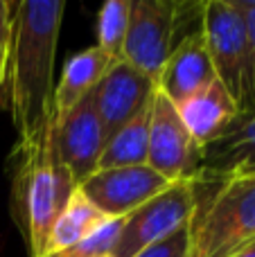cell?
Wrapping results in <instances>:
<instances>
[{
    "label": "cell",
    "mask_w": 255,
    "mask_h": 257,
    "mask_svg": "<svg viewBox=\"0 0 255 257\" xmlns=\"http://www.w3.org/2000/svg\"><path fill=\"white\" fill-rule=\"evenodd\" d=\"M63 9V0H27L16 7L7 75L18 145L34 142L52 122V72Z\"/></svg>",
    "instance_id": "cell-1"
},
{
    "label": "cell",
    "mask_w": 255,
    "mask_h": 257,
    "mask_svg": "<svg viewBox=\"0 0 255 257\" xmlns=\"http://www.w3.org/2000/svg\"><path fill=\"white\" fill-rule=\"evenodd\" d=\"M12 178V214L30 257H43L57 217L77 192V183L52 142V122L30 145H18Z\"/></svg>",
    "instance_id": "cell-2"
},
{
    "label": "cell",
    "mask_w": 255,
    "mask_h": 257,
    "mask_svg": "<svg viewBox=\"0 0 255 257\" xmlns=\"http://www.w3.org/2000/svg\"><path fill=\"white\" fill-rule=\"evenodd\" d=\"M192 219V257H233L255 244V174L212 183Z\"/></svg>",
    "instance_id": "cell-3"
},
{
    "label": "cell",
    "mask_w": 255,
    "mask_h": 257,
    "mask_svg": "<svg viewBox=\"0 0 255 257\" xmlns=\"http://www.w3.org/2000/svg\"><path fill=\"white\" fill-rule=\"evenodd\" d=\"M201 34L215 77L237 102L239 115L251 113V45L246 21L235 0L201 5Z\"/></svg>",
    "instance_id": "cell-4"
},
{
    "label": "cell",
    "mask_w": 255,
    "mask_h": 257,
    "mask_svg": "<svg viewBox=\"0 0 255 257\" xmlns=\"http://www.w3.org/2000/svg\"><path fill=\"white\" fill-rule=\"evenodd\" d=\"M199 205V185L181 181L167 185L138 210L126 214L111 257H134L143 248L170 237L194 219Z\"/></svg>",
    "instance_id": "cell-5"
},
{
    "label": "cell",
    "mask_w": 255,
    "mask_h": 257,
    "mask_svg": "<svg viewBox=\"0 0 255 257\" xmlns=\"http://www.w3.org/2000/svg\"><path fill=\"white\" fill-rule=\"evenodd\" d=\"M147 165L167 183H197L203 165V147L185 128L179 108L158 90L149 108Z\"/></svg>",
    "instance_id": "cell-6"
},
{
    "label": "cell",
    "mask_w": 255,
    "mask_h": 257,
    "mask_svg": "<svg viewBox=\"0 0 255 257\" xmlns=\"http://www.w3.org/2000/svg\"><path fill=\"white\" fill-rule=\"evenodd\" d=\"M183 5L174 0H131L129 32L122 61L156 84L167 57L174 50Z\"/></svg>",
    "instance_id": "cell-7"
},
{
    "label": "cell",
    "mask_w": 255,
    "mask_h": 257,
    "mask_svg": "<svg viewBox=\"0 0 255 257\" xmlns=\"http://www.w3.org/2000/svg\"><path fill=\"white\" fill-rule=\"evenodd\" d=\"M167 185L172 183H167L149 165H136L97 169L84 183H79L77 190L106 219H124L149 199L161 194Z\"/></svg>",
    "instance_id": "cell-8"
},
{
    "label": "cell",
    "mask_w": 255,
    "mask_h": 257,
    "mask_svg": "<svg viewBox=\"0 0 255 257\" xmlns=\"http://www.w3.org/2000/svg\"><path fill=\"white\" fill-rule=\"evenodd\" d=\"M154 93L156 84L147 75L126 61L111 63L93 90V104L102 122L104 142L138 113H143L152 104Z\"/></svg>",
    "instance_id": "cell-9"
},
{
    "label": "cell",
    "mask_w": 255,
    "mask_h": 257,
    "mask_svg": "<svg viewBox=\"0 0 255 257\" xmlns=\"http://www.w3.org/2000/svg\"><path fill=\"white\" fill-rule=\"evenodd\" d=\"M52 142L77 185L97 172L104 149V131L95 111L93 93L86 95L61 122H52Z\"/></svg>",
    "instance_id": "cell-10"
},
{
    "label": "cell",
    "mask_w": 255,
    "mask_h": 257,
    "mask_svg": "<svg viewBox=\"0 0 255 257\" xmlns=\"http://www.w3.org/2000/svg\"><path fill=\"white\" fill-rule=\"evenodd\" d=\"M208 48L203 41L201 27L183 36L167 57L161 75L156 79V90L163 93L174 106H181L215 81Z\"/></svg>",
    "instance_id": "cell-11"
},
{
    "label": "cell",
    "mask_w": 255,
    "mask_h": 257,
    "mask_svg": "<svg viewBox=\"0 0 255 257\" xmlns=\"http://www.w3.org/2000/svg\"><path fill=\"white\" fill-rule=\"evenodd\" d=\"M255 174V113L239 115L215 142L203 147L201 176L197 183H215Z\"/></svg>",
    "instance_id": "cell-12"
},
{
    "label": "cell",
    "mask_w": 255,
    "mask_h": 257,
    "mask_svg": "<svg viewBox=\"0 0 255 257\" xmlns=\"http://www.w3.org/2000/svg\"><path fill=\"white\" fill-rule=\"evenodd\" d=\"M176 108H179L185 128L192 133V138L201 147L224 136L230 124L239 117L237 102L219 79H215L206 90H201L199 95H194L192 99H188Z\"/></svg>",
    "instance_id": "cell-13"
},
{
    "label": "cell",
    "mask_w": 255,
    "mask_h": 257,
    "mask_svg": "<svg viewBox=\"0 0 255 257\" xmlns=\"http://www.w3.org/2000/svg\"><path fill=\"white\" fill-rule=\"evenodd\" d=\"M108 66H111V61L104 57L97 45L81 50L75 57L68 59L66 68L61 72V81L54 88L52 122H61L86 95L93 93Z\"/></svg>",
    "instance_id": "cell-14"
},
{
    "label": "cell",
    "mask_w": 255,
    "mask_h": 257,
    "mask_svg": "<svg viewBox=\"0 0 255 257\" xmlns=\"http://www.w3.org/2000/svg\"><path fill=\"white\" fill-rule=\"evenodd\" d=\"M104 221H106V217L77 190L72 194V199L68 201V205L61 210V214L57 217L52 230H50L48 244H45V255L63 253V250L77 246L90 232L97 230Z\"/></svg>",
    "instance_id": "cell-15"
},
{
    "label": "cell",
    "mask_w": 255,
    "mask_h": 257,
    "mask_svg": "<svg viewBox=\"0 0 255 257\" xmlns=\"http://www.w3.org/2000/svg\"><path fill=\"white\" fill-rule=\"evenodd\" d=\"M149 108H152V104L104 142V149H102V156H99L97 169L147 165Z\"/></svg>",
    "instance_id": "cell-16"
},
{
    "label": "cell",
    "mask_w": 255,
    "mask_h": 257,
    "mask_svg": "<svg viewBox=\"0 0 255 257\" xmlns=\"http://www.w3.org/2000/svg\"><path fill=\"white\" fill-rule=\"evenodd\" d=\"M131 0H108L97 16V48L111 63L122 61L124 41L129 32Z\"/></svg>",
    "instance_id": "cell-17"
},
{
    "label": "cell",
    "mask_w": 255,
    "mask_h": 257,
    "mask_svg": "<svg viewBox=\"0 0 255 257\" xmlns=\"http://www.w3.org/2000/svg\"><path fill=\"white\" fill-rule=\"evenodd\" d=\"M134 257H192V221L181 226L165 239L143 248Z\"/></svg>",
    "instance_id": "cell-18"
},
{
    "label": "cell",
    "mask_w": 255,
    "mask_h": 257,
    "mask_svg": "<svg viewBox=\"0 0 255 257\" xmlns=\"http://www.w3.org/2000/svg\"><path fill=\"white\" fill-rule=\"evenodd\" d=\"M18 3H0V86L7 79L9 57H12L14 41V16H16Z\"/></svg>",
    "instance_id": "cell-19"
},
{
    "label": "cell",
    "mask_w": 255,
    "mask_h": 257,
    "mask_svg": "<svg viewBox=\"0 0 255 257\" xmlns=\"http://www.w3.org/2000/svg\"><path fill=\"white\" fill-rule=\"evenodd\" d=\"M246 21L248 45H251V113H255V0H235Z\"/></svg>",
    "instance_id": "cell-20"
},
{
    "label": "cell",
    "mask_w": 255,
    "mask_h": 257,
    "mask_svg": "<svg viewBox=\"0 0 255 257\" xmlns=\"http://www.w3.org/2000/svg\"><path fill=\"white\" fill-rule=\"evenodd\" d=\"M233 257H255V244H253V246H248V248H246V250H242V253L233 255Z\"/></svg>",
    "instance_id": "cell-21"
},
{
    "label": "cell",
    "mask_w": 255,
    "mask_h": 257,
    "mask_svg": "<svg viewBox=\"0 0 255 257\" xmlns=\"http://www.w3.org/2000/svg\"><path fill=\"white\" fill-rule=\"evenodd\" d=\"M45 257H68V255H63V253H50V255H45Z\"/></svg>",
    "instance_id": "cell-22"
}]
</instances>
